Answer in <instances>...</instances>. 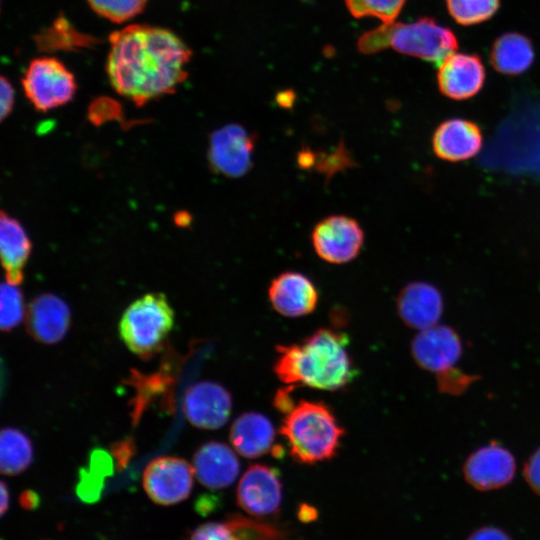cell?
I'll return each mask as SVG.
<instances>
[{
  "instance_id": "836d02e7",
  "label": "cell",
  "mask_w": 540,
  "mask_h": 540,
  "mask_svg": "<svg viewBox=\"0 0 540 540\" xmlns=\"http://www.w3.org/2000/svg\"><path fill=\"white\" fill-rule=\"evenodd\" d=\"M523 475L530 489L540 496V447L528 457Z\"/></svg>"
},
{
  "instance_id": "ac0fdd59",
  "label": "cell",
  "mask_w": 540,
  "mask_h": 540,
  "mask_svg": "<svg viewBox=\"0 0 540 540\" xmlns=\"http://www.w3.org/2000/svg\"><path fill=\"white\" fill-rule=\"evenodd\" d=\"M396 306L401 320L420 331L439 324L444 302L437 287L428 282L413 281L400 291Z\"/></svg>"
},
{
  "instance_id": "8992f818",
  "label": "cell",
  "mask_w": 540,
  "mask_h": 540,
  "mask_svg": "<svg viewBox=\"0 0 540 540\" xmlns=\"http://www.w3.org/2000/svg\"><path fill=\"white\" fill-rule=\"evenodd\" d=\"M21 82L26 97L35 109L41 112L68 103L76 91L73 74L53 57L32 60Z\"/></svg>"
},
{
  "instance_id": "6da1fadb",
  "label": "cell",
  "mask_w": 540,
  "mask_h": 540,
  "mask_svg": "<svg viewBox=\"0 0 540 540\" xmlns=\"http://www.w3.org/2000/svg\"><path fill=\"white\" fill-rule=\"evenodd\" d=\"M109 42V81L136 105L174 92L187 77L191 51L168 29L130 25L112 33Z\"/></svg>"
},
{
  "instance_id": "277c9868",
  "label": "cell",
  "mask_w": 540,
  "mask_h": 540,
  "mask_svg": "<svg viewBox=\"0 0 540 540\" xmlns=\"http://www.w3.org/2000/svg\"><path fill=\"white\" fill-rule=\"evenodd\" d=\"M344 432L327 405L306 400H301L285 415L280 428L290 455L304 464L333 458Z\"/></svg>"
},
{
  "instance_id": "f1b7e54d",
  "label": "cell",
  "mask_w": 540,
  "mask_h": 540,
  "mask_svg": "<svg viewBox=\"0 0 540 540\" xmlns=\"http://www.w3.org/2000/svg\"><path fill=\"white\" fill-rule=\"evenodd\" d=\"M0 302V327L8 332L23 320L25 311L22 292L17 285L4 282L1 285Z\"/></svg>"
},
{
  "instance_id": "d4e9b609",
  "label": "cell",
  "mask_w": 540,
  "mask_h": 540,
  "mask_svg": "<svg viewBox=\"0 0 540 540\" xmlns=\"http://www.w3.org/2000/svg\"><path fill=\"white\" fill-rule=\"evenodd\" d=\"M36 42L41 49L48 51L88 47L95 39L78 32L64 17H59L38 35Z\"/></svg>"
},
{
  "instance_id": "5bb4252c",
  "label": "cell",
  "mask_w": 540,
  "mask_h": 540,
  "mask_svg": "<svg viewBox=\"0 0 540 540\" xmlns=\"http://www.w3.org/2000/svg\"><path fill=\"white\" fill-rule=\"evenodd\" d=\"M436 78L442 95L462 101L480 92L485 83L486 73L477 55L454 52L440 63Z\"/></svg>"
},
{
  "instance_id": "4316f807",
  "label": "cell",
  "mask_w": 540,
  "mask_h": 540,
  "mask_svg": "<svg viewBox=\"0 0 540 540\" xmlns=\"http://www.w3.org/2000/svg\"><path fill=\"white\" fill-rule=\"evenodd\" d=\"M227 523L235 540H293L277 527L241 515L231 516Z\"/></svg>"
},
{
  "instance_id": "3957f363",
  "label": "cell",
  "mask_w": 540,
  "mask_h": 540,
  "mask_svg": "<svg viewBox=\"0 0 540 540\" xmlns=\"http://www.w3.org/2000/svg\"><path fill=\"white\" fill-rule=\"evenodd\" d=\"M388 47L439 66L457 50L458 40L451 29L424 17L411 23L383 24L362 35L358 41V49L364 54Z\"/></svg>"
},
{
  "instance_id": "d6a6232c",
  "label": "cell",
  "mask_w": 540,
  "mask_h": 540,
  "mask_svg": "<svg viewBox=\"0 0 540 540\" xmlns=\"http://www.w3.org/2000/svg\"><path fill=\"white\" fill-rule=\"evenodd\" d=\"M111 455L119 471L123 470L136 453L135 440L132 437L115 441L111 444Z\"/></svg>"
},
{
  "instance_id": "5b68a950",
  "label": "cell",
  "mask_w": 540,
  "mask_h": 540,
  "mask_svg": "<svg viewBox=\"0 0 540 540\" xmlns=\"http://www.w3.org/2000/svg\"><path fill=\"white\" fill-rule=\"evenodd\" d=\"M174 311L163 293H148L132 302L119 322L120 338L141 359L148 360L167 344Z\"/></svg>"
},
{
  "instance_id": "4fadbf2b",
  "label": "cell",
  "mask_w": 540,
  "mask_h": 540,
  "mask_svg": "<svg viewBox=\"0 0 540 540\" xmlns=\"http://www.w3.org/2000/svg\"><path fill=\"white\" fill-rule=\"evenodd\" d=\"M238 505L253 516L277 512L282 501V484L277 470L254 464L242 475L236 491Z\"/></svg>"
},
{
  "instance_id": "cb8c5ba5",
  "label": "cell",
  "mask_w": 540,
  "mask_h": 540,
  "mask_svg": "<svg viewBox=\"0 0 540 540\" xmlns=\"http://www.w3.org/2000/svg\"><path fill=\"white\" fill-rule=\"evenodd\" d=\"M33 459L30 438L22 431L6 427L0 434V469L2 474L14 476L24 472Z\"/></svg>"
},
{
  "instance_id": "9a60e30c",
  "label": "cell",
  "mask_w": 540,
  "mask_h": 540,
  "mask_svg": "<svg viewBox=\"0 0 540 540\" xmlns=\"http://www.w3.org/2000/svg\"><path fill=\"white\" fill-rule=\"evenodd\" d=\"M432 149L441 160L462 162L475 157L483 145L481 128L473 121L451 118L441 122L433 132Z\"/></svg>"
},
{
  "instance_id": "603a6c76",
  "label": "cell",
  "mask_w": 540,
  "mask_h": 540,
  "mask_svg": "<svg viewBox=\"0 0 540 540\" xmlns=\"http://www.w3.org/2000/svg\"><path fill=\"white\" fill-rule=\"evenodd\" d=\"M535 59L531 40L518 32L500 35L490 50V62L493 68L504 75L515 76L526 72Z\"/></svg>"
},
{
  "instance_id": "7a4b0ae2",
  "label": "cell",
  "mask_w": 540,
  "mask_h": 540,
  "mask_svg": "<svg viewBox=\"0 0 540 540\" xmlns=\"http://www.w3.org/2000/svg\"><path fill=\"white\" fill-rule=\"evenodd\" d=\"M344 333L320 328L299 343L278 345L276 376L285 384L327 391L347 386L356 375Z\"/></svg>"
},
{
  "instance_id": "2e32d148",
  "label": "cell",
  "mask_w": 540,
  "mask_h": 540,
  "mask_svg": "<svg viewBox=\"0 0 540 540\" xmlns=\"http://www.w3.org/2000/svg\"><path fill=\"white\" fill-rule=\"evenodd\" d=\"M268 298L279 314L300 317L315 310L319 295L314 283L306 275L285 271L271 281Z\"/></svg>"
},
{
  "instance_id": "30bf717a",
  "label": "cell",
  "mask_w": 540,
  "mask_h": 540,
  "mask_svg": "<svg viewBox=\"0 0 540 540\" xmlns=\"http://www.w3.org/2000/svg\"><path fill=\"white\" fill-rule=\"evenodd\" d=\"M516 468L511 451L493 442L479 447L467 457L463 475L471 487L487 492L508 485L515 477Z\"/></svg>"
},
{
  "instance_id": "9c48e42d",
  "label": "cell",
  "mask_w": 540,
  "mask_h": 540,
  "mask_svg": "<svg viewBox=\"0 0 540 540\" xmlns=\"http://www.w3.org/2000/svg\"><path fill=\"white\" fill-rule=\"evenodd\" d=\"M256 135L238 124L216 130L210 139L209 161L215 172L231 178L244 176L253 165Z\"/></svg>"
},
{
  "instance_id": "ba28073f",
  "label": "cell",
  "mask_w": 540,
  "mask_h": 540,
  "mask_svg": "<svg viewBox=\"0 0 540 540\" xmlns=\"http://www.w3.org/2000/svg\"><path fill=\"white\" fill-rule=\"evenodd\" d=\"M194 469L186 460L163 456L152 460L143 472V487L159 505H174L186 498L193 487Z\"/></svg>"
},
{
  "instance_id": "60d3db41",
  "label": "cell",
  "mask_w": 540,
  "mask_h": 540,
  "mask_svg": "<svg viewBox=\"0 0 540 540\" xmlns=\"http://www.w3.org/2000/svg\"><path fill=\"white\" fill-rule=\"evenodd\" d=\"M293 102V96L289 95L288 92H286L285 94H280V97H279V100H278V103L279 105L281 106H284V107H289Z\"/></svg>"
},
{
  "instance_id": "ab89813d",
  "label": "cell",
  "mask_w": 540,
  "mask_h": 540,
  "mask_svg": "<svg viewBox=\"0 0 540 540\" xmlns=\"http://www.w3.org/2000/svg\"><path fill=\"white\" fill-rule=\"evenodd\" d=\"M1 509H0V512H1V515L3 516L8 507H9V491H8V487L6 486L5 482H1Z\"/></svg>"
},
{
  "instance_id": "7c38bea8",
  "label": "cell",
  "mask_w": 540,
  "mask_h": 540,
  "mask_svg": "<svg viewBox=\"0 0 540 540\" xmlns=\"http://www.w3.org/2000/svg\"><path fill=\"white\" fill-rule=\"evenodd\" d=\"M183 411L193 426L201 429H218L226 424L230 417L232 397L220 384L201 381L186 390Z\"/></svg>"
},
{
  "instance_id": "7402d4cb",
  "label": "cell",
  "mask_w": 540,
  "mask_h": 540,
  "mask_svg": "<svg viewBox=\"0 0 540 540\" xmlns=\"http://www.w3.org/2000/svg\"><path fill=\"white\" fill-rule=\"evenodd\" d=\"M0 219V254L6 282L19 285L31 252V241L18 220L4 212Z\"/></svg>"
},
{
  "instance_id": "f546056e",
  "label": "cell",
  "mask_w": 540,
  "mask_h": 540,
  "mask_svg": "<svg viewBox=\"0 0 540 540\" xmlns=\"http://www.w3.org/2000/svg\"><path fill=\"white\" fill-rule=\"evenodd\" d=\"M90 7L99 15L110 21L125 22L145 7L147 0H86Z\"/></svg>"
},
{
  "instance_id": "44dd1931",
  "label": "cell",
  "mask_w": 540,
  "mask_h": 540,
  "mask_svg": "<svg viewBox=\"0 0 540 540\" xmlns=\"http://www.w3.org/2000/svg\"><path fill=\"white\" fill-rule=\"evenodd\" d=\"M229 439L238 454L245 458H257L273 450L275 429L265 415L245 412L231 425Z\"/></svg>"
},
{
  "instance_id": "8fae6325",
  "label": "cell",
  "mask_w": 540,
  "mask_h": 540,
  "mask_svg": "<svg viewBox=\"0 0 540 540\" xmlns=\"http://www.w3.org/2000/svg\"><path fill=\"white\" fill-rule=\"evenodd\" d=\"M462 352L459 334L447 325L420 330L411 342V354L417 365L437 375L453 369Z\"/></svg>"
},
{
  "instance_id": "e575fe53",
  "label": "cell",
  "mask_w": 540,
  "mask_h": 540,
  "mask_svg": "<svg viewBox=\"0 0 540 540\" xmlns=\"http://www.w3.org/2000/svg\"><path fill=\"white\" fill-rule=\"evenodd\" d=\"M439 376V385L441 390L447 392L457 393L464 390V388L471 382L472 378L468 375H464L456 370L451 369Z\"/></svg>"
},
{
  "instance_id": "484cf974",
  "label": "cell",
  "mask_w": 540,
  "mask_h": 540,
  "mask_svg": "<svg viewBox=\"0 0 540 540\" xmlns=\"http://www.w3.org/2000/svg\"><path fill=\"white\" fill-rule=\"evenodd\" d=\"M450 16L460 25L471 26L492 18L500 0H445Z\"/></svg>"
},
{
  "instance_id": "74e56055",
  "label": "cell",
  "mask_w": 540,
  "mask_h": 540,
  "mask_svg": "<svg viewBox=\"0 0 540 540\" xmlns=\"http://www.w3.org/2000/svg\"><path fill=\"white\" fill-rule=\"evenodd\" d=\"M294 388L295 386L291 385L277 391L274 397V406L281 413L287 414L295 407L291 398V392Z\"/></svg>"
},
{
  "instance_id": "d6986e66",
  "label": "cell",
  "mask_w": 540,
  "mask_h": 540,
  "mask_svg": "<svg viewBox=\"0 0 540 540\" xmlns=\"http://www.w3.org/2000/svg\"><path fill=\"white\" fill-rule=\"evenodd\" d=\"M192 466L198 481L210 489L229 487L240 472L236 453L228 445L217 441L200 446L194 453Z\"/></svg>"
},
{
  "instance_id": "ffe728a7",
  "label": "cell",
  "mask_w": 540,
  "mask_h": 540,
  "mask_svg": "<svg viewBox=\"0 0 540 540\" xmlns=\"http://www.w3.org/2000/svg\"><path fill=\"white\" fill-rule=\"evenodd\" d=\"M171 361H167L157 372L142 374L138 370H131L128 383L135 390L131 399V418L133 425H137L144 411L154 402L159 401L166 411L173 409V392L176 383L172 374Z\"/></svg>"
},
{
  "instance_id": "d590c367",
  "label": "cell",
  "mask_w": 540,
  "mask_h": 540,
  "mask_svg": "<svg viewBox=\"0 0 540 540\" xmlns=\"http://www.w3.org/2000/svg\"><path fill=\"white\" fill-rule=\"evenodd\" d=\"M466 540H512V538L499 527L483 526L474 530Z\"/></svg>"
},
{
  "instance_id": "83f0119b",
  "label": "cell",
  "mask_w": 540,
  "mask_h": 540,
  "mask_svg": "<svg viewBox=\"0 0 540 540\" xmlns=\"http://www.w3.org/2000/svg\"><path fill=\"white\" fill-rule=\"evenodd\" d=\"M349 12L356 18L375 17L383 24L393 23L406 0H344Z\"/></svg>"
},
{
  "instance_id": "f35d334b",
  "label": "cell",
  "mask_w": 540,
  "mask_h": 540,
  "mask_svg": "<svg viewBox=\"0 0 540 540\" xmlns=\"http://www.w3.org/2000/svg\"><path fill=\"white\" fill-rule=\"evenodd\" d=\"M20 503L26 509H34L39 504V496L32 490H26L20 496Z\"/></svg>"
},
{
  "instance_id": "e0dca14e",
  "label": "cell",
  "mask_w": 540,
  "mask_h": 540,
  "mask_svg": "<svg viewBox=\"0 0 540 540\" xmlns=\"http://www.w3.org/2000/svg\"><path fill=\"white\" fill-rule=\"evenodd\" d=\"M71 322L68 305L58 296L45 293L28 305L25 317L29 335L42 344H55L66 335Z\"/></svg>"
},
{
  "instance_id": "4dcf8cb0",
  "label": "cell",
  "mask_w": 540,
  "mask_h": 540,
  "mask_svg": "<svg viewBox=\"0 0 540 540\" xmlns=\"http://www.w3.org/2000/svg\"><path fill=\"white\" fill-rule=\"evenodd\" d=\"M104 475L93 468H83L79 473L78 496L86 502L96 501L103 487Z\"/></svg>"
},
{
  "instance_id": "52a82bcc",
  "label": "cell",
  "mask_w": 540,
  "mask_h": 540,
  "mask_svg": "<svg viewBox=\"0 0 540 540\" xmlns=\"http://www.w3.org/2000/svg\"><path fill=\"white\" fill-rule=\"evenodd\" d=\"M312 245L316 254L331 264H344L354 260L364 243L360 224L346 215H331L313 228Z\"/></svg>"
},
{
  "instance_id": "1f68e13d",
  "label": "cell",
  "mask_w": 540,
  "mask_h": 540,
  "mask_svg": "<svg viewBox=\"0 0 540 540\" xmlns=\"http://www.w3.org/2000/svg\"><path fill=\"white\" fill-rule=\"evenodd\" d=\"M190 540H235V538L226 521L207 522L198 526Z\"/></svg>"
},
{
  "instance_id": "8d00e7d4",
  "label": "cell",
  "mask_w": 540,
  "mask_h": 540,
  "mask_svg": "<svg viewBox=\"0 0 540 540\" xmlns=\"http://www.w3.org/2000/svg\"><path fill=\"white\" fill-rule=\"evenodd\" d=\"M1 120H4L12 111L14 105V89L11 83L5 78H1Z\"/></svg>"
}]
</instances>
